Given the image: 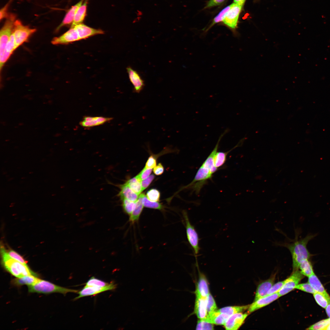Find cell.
Returning <instances> with one entry per match:
<instances>
[{"label": "cell", "mask_w": 330, "mask_h": 330, "mask_svg": "<svg viewBox=\"0 0 330 330\" xmlns=\"http://www.w3.org/2000/svg\"><path fill=\"white\" fill-rule=\"evenodd\" d=\"M230 316L220 313L218 310L208 313L206 317L203 320L216 325H224Z\"/></svg>", "instance_id": "e0dca14e"}, {"label": "cell", "mask_w": 330, "mask_h": 330, "mask_svg": "<svg viewBox=\"0 0 330 330\" xmlns=\"http://www.w3.org/2000/svg\"><path fill=\"white\" fill-rule=\"evenodd\" d=\"M315 236V235L308 234L305 237L296 240L292 243L277 244L278 245L286 248L290 251L292 256L294 271L298 270L302 261L309 259L312 256L307 248V245L309 242Z\"/></svg>", "instance_id": "7a4b0ae2"}, {"label": "cell", "mask_w": 330, "mask_h": 330, "mask_svg": "<svg viewBox=\"0 0 330 330\" xmlns=\"http://www.w3.org/2000/svg\"><path fill=\"white\" fill-rule=\"evenodd\" d=\"M295 288L313 294L316 292L309 283L299 284Z\"/></svg>", "instance_id": "60d3db41"}, {"label": "cell", "mask_w": 330, "mask_h": 330, "mask_svg": "<svg viewBox=\"0 0 330 330\" xmlns=\"http://www.w3.org/2000/svg\"><path fill=\"white\" fill-rule=\"evenodd\" d=\"M285 282V280L278 282L273 284L267 293L268 295H270L278 292L283 286Z\"/></svg>", "instance_id": "b9f144b4"}, {"label": "cell", "mask_w": 330, "mask_h": 330, "mask_svg": "<svg viewBox=\"0 0 330 330\" xmlns=\"http://www.w3.org/2000/svg\"><path fill=\"white\" fill-rule=\"evenodd\" d=\"M196 291L205 298L207 297L210 293L207 280L203 275L200 277Z\"/></svg>", "instance_id": "4316f807"}, {"label": "cell", "mask_w": 330, "mask_h": 330, "mask_svg": "<svg viewBox=\"0 0 330 330\" xmlns=\"http://www.w3.org/2000/svg\"><path fill=\"white\" fill-rule=\"evenodd\" d=\"M233 4V3L226 7L222 9L214 18L212 23L208 28L207 29V31L215 24L223 21L226 14L232 6Z\"/></svg>", "instance_id": "4dcf8cb0"}, {"label": "cell", "mask_w": 330, "mask_h": 330, "mask_svg": "<svg viewBox=\"0 0 330 330\" xmlns=\"http://www.w3.org/2000/svg\"><path fill=\"white\" fill-rule=\"evenodd\" d=\"M246 0H233V2L244 5Z\"/></svg>", "instance_id": "681fc988"}, {"label": "cell", "mask_w": 330, "mask_h": 330, "mask_svg": "<svg viewBox=\"0 0 330 330\" xmlns=\"http://www.w3.org/2000/svg\"><path fill=\"white\" fill-rule=\"evenodd\" d=\"M330 323V318L323 320L312 325L306 329L325 330Z\"/></svg>", "instance_id": "836d02e7"}, {"label": "cell", "mask_w": 330, "mask_h": 330, "mask_svg": "<svg viewBox=\"0 0 330 330\" xmlns=\"http://www.w3.org/2000/svg\"><path fill=\"white\" fill-rule=\"evenodd\" d=\"M325 330H330V323L329 324V325L326 327V328Z\"/></svg>", "instance_id": "816d5d0a"}, {"label": "cell", "mask_w": 330, "mask_h": 330, "mask_svg": "<svg viewBox=\"0 0 330 330\" xmlns=\"http://www.w3.org/2000/svg\"><path fill=\"white\" fill-rule=\"evenodd\" d=\"M36 31L35 29L31 28L24 25L20 20H16L12 32L14 39V50L26 42L29 37Z\"/></svg>", "instance_id": "5b68a950"}, {"label": "cell", "mask_w": 330, "mask_h": 330, "mask_svg": "<svg viewBox=\"0 0 330 330\" xmlns=\"http://www.w3.org/2000/svg\"><path fill=\"white\" fill-rule=\"evenodd\" d=\"M182 214L185 225L187 237L193 250L194 255L196 256L198 254L200 249L198 235L194 227L190 222L187 212L183 211Z\"/></svg>", "instance_id": "52a82bcc"}, {"label": "cell", "mask_w": 330, "mask_h": 330, "mask_svg": "<svg viewBox=\"0 0 330 330\" xmlns=\"http://www.w3.org/2000/svg\"><path fill=\"white\" fill-rule=\"evenodd\" d=\"M313 295L317 303L324 308L325 309L330 303L327 299L321 293L316 292L313 294Z\"/></svg>", "instance_id": "d590c367"}, {"label": "cell", "mask_w": 330, "mask_h": 330, "mask_svg": "<svg viewBox=\"0 0 330 330\" xmlns=\"http://www.w3.org/2000/svg\"><path fill=\"white\" fill-rule=\"evenodd\" d=\"M247 313H239L230 316L223 325L226 330L238 329L242 325L248 316Z\"/></svg>", "instance_id": "7c38bea8"}, {"label": "cell", "mask_w": 330, "mask_h": 330, "mask_svg": "<svg viewBox=\"0 0 330 330\" xmlns=\"http://www.w3.org/2000/svg\"><path fill=\"white\" fill-rule=\"evenodd\" d=\"M308 283L316 292L322 294L330 303V296L314 273L308 277Z\"/></svg>", "instance_id": "ffe728a7"}, {"label": "cell", "mask_w": 330, "mask_h": 330, "mask_svg": "<svg viewBox=\"0 0 330 330\" xmlns=\"http://www.w3.org/2000/svg\"><path fill=\"white\" fill-rule=\"evenodd\" d=\"M40 279L34 275L26 276L20 278L14 279L12 281L13 284L16 286L27 285L28 286L32 285L38 282Z\"/></svg>", "instance_id": "d4e9b609"}, {"label": "cell", "mask_w": 330, "mask_h": 330, "mask_svg": "<svg viewBox=\"0 0 330 330\" xmlns=\"http://www.w3.org/2000/svg\"><path fill=\"white\" fill-rule=\"evenodd\" d=\"M109 284L94 277H92L86 283L85 286L104 287L108 285Z\"/></svg>", "instance_id": "e575fe53"}, {"label": "cell", "mask_w": 330, "mask_h": 330, "mask_svg": "<svg viewBox=\"0 0 330 330\" xmlns=\"http://www.w3.org/2000/svg\"><path fill=\"white\" fill-rule=\"evenodd\" d=\"M326 312L328 316L330 318V303L325 308Z\"/></svg>", "instance_id": "f907efd6"}, {"label": "cell", "mask_w": 330, "mask_h": 330, "mask_svg": "<svg viewBox=\"0 0 330 330\" xmlns=\"http://www.w3.org/2000/svg\"><path fill=\"white\" fill-rule=\"evenodd\" d=\"M156 164V160L154 156H151L148 159L145 167L146 168L152 169Z\"/></svg>", "instance_id": "f6af8a7d"}, {"label": "cell", "mask_w": 330, "mask_h": 330, "mask_svg": "<svg viewBox=\"0 0 330 330\" xmlns=\"http://www.w3.org/2000/svg\"><path fill=\"white\" fill-rule=\"evenodd\" d=\"M2 264L5 269L13 276L20 278L28 275L37 276L28 266L10 257L6 251L2 248L1 249Z\"/></svg>", "instance_id": "3957f363"}, {"label": "cell", "mask_w": 330, "mask_h": 330, "mask_svg": "<svg viewBox=\"0 0 330 330\" xmlns=\"http://www.w3.org/2000/svg\"><path fill=\"white\" fill-rule=\"evenodd\" d=\"M153 171L156 175H160L163 172L164 167L162 164L160 163L154 168Z\"/></svg>", "instance_id": "7dc6e473"}, {"label": "cell", "mask_w": 330, "mask_h": 330, "mask_svg": "<svg viewBox=\"0 0 330 330\" xmlns=\"http://www.w3.org/2000/svg\"><path fill=\"white\" fill-rule=\"evenodd\" d=\"M84 1L85 0H81L68 10L62 23L58 27L57 30H58L63 26L72 24L78 9Z\"/></svg>", "instance_id": "44dd1931"}, {"label": "cell", "mask_w": 330, "mask_h": 330, "mask_svg": "<svg viewBox=\"0 0 330 330\" xmlns=\"http://www.w3.org/2000/svg\"><path fill=\"white\" fill-rule=\"evenodd\" d=\"M196 299L194 312L200 319H205L207 314V298L202 296L198 292H195Z\"/></svg>", "instance_id": "4fadbf2b"}, {"label": "cell", "mask_w": 330, "mask_h": 330, "mask_svg": "<svg viewBox=\"0 0 330 330\" xmlns=\"http://www.w3.org/2000/svg\"><path fill=\"white\" fill-rule=\"evenodd\" d=\"M142 203L144 206L146 207L160 210H163L164 209L163 206L161 203L157 202H153L149 200L144 194L142 198Z\"/></svg>", "instance_id": "d6a6232c"}, {"label": "cell", "mask_w": 330, "mask_h": 330, "mask_svg": "<svg viewBox=\"0 0 330 330\" xmlns=\"http://www.w3.org/2000/svg\"><path fill=\"white\" fill-rule=\"evenodd\" d=\"M280 297L278 292H277L261 298L249 305L248 312L249 313L252 312L269 304Z\"/></svg>", "instance_id": "5bb4252c"}, {"label": "cell", "mask_w": 330, "mask_h": 330, "mask_svg": "<svg viewBox=\"0 0 330 330\" xmlns=\"http://www.w3.org/2000/svg\"><path fill=\"white\" fill-rule=\"evenodd\" d=\"M225 134L223 133L220 135L215 148L199 168L193 180L184 189H189L196 194H199L207 181L218 170V168L215 164L214 156L218 151L219 142Z\"/></svg>", "instance_id": "6da1fadb"}, {"label": "cell", "mask_w": 330, "mask_h": 330, "mask_svg": "<svg viewBox=\"0 0 330 330\" xmlns=\"http://www.w3.org/2000/svg\"><path fill=\"white\" fill-rule=\"evenodd\" d=\"M88 1V0H85L84 2L78 9L71 27L82 23L86 15Z\"/></svg>", "instance_id": "cb8c5ba5"}, {"label": "cell", "mask_w": 330, "mask_h": 330, "mask_svg": "<svg viewBox=\"0 0 330 330\" xmlns=\"http://www.w3.org/2000/svg\"><path fill=\"white\" fill-rule=\"evenodd\" d=\"M118 186L120 190L118 195L120 199L124 198L134 202L138 200V195L133 192L126 183Z\"/></svg>", "instance_id": "d6986e66"}, {"label": "cell", "mask_w": 330, "mask_h": 330, "mask_svg": "<svg viewBox=\"0 0 330 330\" xmlns=\"http://www.w3.org/2000/svg\"><path fill=\"white\" fill-rule=\"evenodd\" d=\"M275 279V276H273L259 284L256 291L254 301L267 295L268 292L274 283Z\"/></svg>", "instance_id": "ac0fdd59"}, {"label": "cell", "mask_w": 330, "mask_h": 330, "mask_svg": "<svg viewBox=\"0 0 330 330\" xmlns=\"http://www.w3.org/2000/svg\"><path fill=\"white\" fill-rule=\"evenodd\" d=\"M15 42L13 35L12 33L7 44L2 56L0 57V69L1 71L5 63L15 50Z\"/></svg>", "instance_id": "7402d4cb"}, {"label": "cell", "mask_w": 330, "mask_h": 330, "mask_svg": "<svg viewBox=\"0 0 330 330\" xmlns=\"http://www.w3.org/2000/svg\"><path fill=\"white\" fill-rule=\"evenodd\" d=\"M225 0H210L207 3L204 9H206L219 5Z\"/></svg>", "instance_id": "bcb514c9"}, {"label": "cell", "mask_w": 330, "mask_h": 330, "mask_svg": "<svg viewBox=\"0 0 330 330\" xmlns=\"http://www.w3.org/2000/svg\"><path fill=\"white\" fill-rule=\"evenodd\" d=\"M245 140L244 138L240 140L237 145L229 151L226 152L217 151L215 155L214 159L215 167L219 169L222 166L226 161L228 154L233 149L242 145Z\"/></svg>", "instance_id": "603a6c76"}, {"label": "cell", "mask_w": 330, "mask_h": 330, "mask_svg": "<svg viewBox=\"0 0 330 330\" xmlns=\"http://www.w3.org/2000/svg\"><path fill=\"white\" fill-rule=\"evenodd\" d=\"M155 178V176L151 174L146 179L141 181V185L142 191L147 188L152 181Z\"/></svg>", "instance_id": "ee69618b"}, {"label": "cell", "mask_w": 330, "mask_h": 330, "mask_svg": "<svg viewBox=\"0 0 330 330\" xmlns=\"http://www.w3.org/2000/svg\"><path fill=\"white\" fill-rule=\"evenodd\" d=\"M309 259H305L302 261L299 266L301 273L303 275L308 277L314 273L312 265Z\"/></svg>", "instance_id": "f546056e"}, {"label": "cell", "mask_w": 330, "mask_h": 330, "mask_svg": "<svg viewBox=\"0 0 330 330\" xmlns=\"http://www.w3.org/2000/svg\"><path fill=\"white\" fill-rule=\"evenodd\" d=\"M82 39L83 38L80 32L73 27L61 36L54 38L51 42L54 45L67 44Z\"/></svg>", "instance_id": "30bf717a"}, {"label": "cell", "mask_w": 330, "mask_h": 330, "mask_svg": "<svg viewBox=\"0 0 330 330\" xmlns=\"http://www.w3.org/2000/svg\"><path fill=\"white\" fill-rule=\"evenodd\" d=\"M144 194H141L136 202V206L134 211L130 215L129 221L132 223L138 221L143 210L144 205L142 203V198Z\"/></svg>", "instance_id": "484cf974"}, {"label": "cell", "mask_w": 330, "mask_h": 330, "mask_svg": "<svg viewBox=\"0 0 330 330\" xmlns=\"http://www.w3.org/2000/svg\"><path fill=\"white\" fill-rule=\"evenodd\" d=\"M127 69L130 80L133 86L134 92L140 93L145 86L144 81L138 73L130 67H127Z\"/></svg>", "instance_id": "9a60e30c"}, {"label": "cell", "mask_w": 330, "mask_h": 330, "mask_svg": "<svg viewBox=\"0 0 330 330\" xmlns=\"http://www.w3.org/2000/svg\"><path fill=\"white\" fill-rule=\"evenodd\" d=\"M116 287V284L113 282H111L108 285L104 287L85 286L82 289L78 292L79 295L75 298L74 300H77L85 296L96 295L105 291L113 290Z\"/></svg>", "instance_id": "8fae6325"}, {"label": "cell", "mask_w": 330, "mask_h": 330, "mask_svg": "<svg viewBox=\"0 0 330 330\" xmlns=\"http://www.w3.org/2000/svg\"><path fill=\"white\" fill-rule=\"evenodd\" d=\"M217 309L215 300L210 294L207 298V310L208 313L214 311Z\"/></svg>", "instance_id": "74e56055"}, {"label": "cell", "mask_w": 330, "mask_h": 330, "mask_svg": "<svg viewBox=\"0 0 330 330\" xmlns=\"http://www.w3.org/2000/svg\"><path fill=\"white\" fill-rule=\"evenodd\" d=\"M146 196L148 199L151 201L157 202L160 198V193L158 190L152 189L147 192Z\"/></svg>", "instance_id": "8d00e7d4"}, {"label": "cell", "mask_w": 330, "mask_h": 330, "mask_svg": "<svg viewBox=\"0 0 330 330\" xmlns=\"http://www.w3.org/2000/svg\"><path fill=\"white\" fill-rule=\"evenodd\" d=\"M303 277V275L300 271L298 270L294 271L291 276L285 279V283L278 292L280 297L287 294L295 288L300 281Z\"/></svg>", "instance_id": "9c48e42d"}, {"label": "cell", "mask_w": 330, "mask_h": 330, "mask_svg": "<svg viewBox=\"0 0 330 330\" xmlns=\"http://www.w3.org/2000/svg\"><path fill=\"white\" fill-rule=\"evenodd\" d=\"M243 6L233 3L223 20V23L233 31H234L237 27L239 16Z\"/></svg>", "instance_id": "ba28073f"}, {"label": "cell", "mask_w": 330, "mask_h": 330, "mask_svg": "<svg viewBox=\"0 0 330 330\" xmlns=\"http://www.w3.org/2000/svg\"><path fill=\"white\" fill-rule=\"evenodd\" d=\"M28 292L31 293L50 294L59 293L66 294L68 292L77 293L78 291L61 287L50 282L40 279L35 284L28 286Z\"/></svg>", "instance_id": "277c9868"}, {"label": "cell", "mask_w": 330, "mask_h": 330, "mask_svg": "<svg viewBox=\"0 0 330 330\" xmlns=\"http://www.w3.org/2000/svg\"><path fill=\"white\" fill-rule=\"evenodd\" d=\"M9 5V3L6 5L4 7H3L0 10V20H2L5 17L7 16V10L8 8V6Z\"/></svg>", "instance_id": "c3c4849f"}, {"label": "cell", "mask_w": 330, "mask_h": 330, "mask_svg": "<svg viewBox=\"0 0 330 330\" xmlns=\"http://www.w3.org/2000/svg\"><path fill=\"white\" fill-rule=\"evenodd\" d=\"M112 118L103 116H86L79 123L82 127L89 128L102 125L112 119Z\"/></svg>", "instance_id": "2e32d148"}, {"label": "cell", "mask_w": 330, "mask_h": 330, "mask_svg": "<svg viewBox=\"0 0 330 330\" xmlns=\"http://www.w3.org/2000/svg\"><path fill=\"white\" fill-rule=\"evenodd\" d=\"M214 329L213 324L207 322L203 319H200L198 321L196 326V330H213Z\"/></svg>", "instance_id": "f35d334b"}, {"label": "cell", "mask_w": 330, "mask_h": 330, "mask_svg": "<svg viewBox=\"0 0 330 330\" xmlns=\"http://www.w3.org/2000/svg\"><path fill=\"white\" fill-rule=\"evenodd\" d=\"M122 206L124 212L130 215L136 206V202H133L124 198L121 199Z\"/></svg>", "instance_id": "1f68e13d"}, {"label": "cell", "mask_w": 330, "mask_h": 330, "mask_svg": "<svg viewBox=\"0 0 330 330\" xmlns=\"http://www.w3.org/2000/svg\"><path fill=\"white\" fill-rule=\"evenodd\" d=\"M33 173V172H30L29 173V174H31V173Z\"/></svg>", "instance_id": "db71d44e"}, {"label": "cell", "mask_w": 330, "mask_h": 330, "mask_svg": "<svg viewBox=\"0 0 330 330\" xmlns=\"http://www.w3.org/2000/svg\"><path fill=\"white\" fill-rule=\"evenodd\" d=\"M141 181V179L137 175L128 180L125 183L133 192L139 195L142 191Z\"/></svg>", "instance_id": "f1b7e54d"}, {"label": "cell", "mask_w": 330, "mask_h": 330, "mask_svg": "<svg viewBox=\"0 0 330 330\" xmlns=\"http://www.w3.org/2000/svg\"><path fill=\"white\" fill-rule=\"evenodd\" d=\"M6 252L8 255L11 258L24 264L27 265V261L15 251L11 250L8 251H6Z\"/></svg>", "instance_id": "ab89813d"}, {"label": "cell", "mask_w": 330, "mask_h": 330, "mask_svg": "<svg viewBox=\"0 0 330 330\" xmlns=\"http://www.w3.org/2000/svg\"><path fill=\"white\" fill-rule=\"evenodd\" d=\"M16 16L12 13L7 17L4 25L0 32V57H1L4 52L7 44L12 33L16 21Z\"/></svg>", "instance_id": "8992f818"}, {"label": "cell", "mask_w": 330, "mask_h": 330, "mask_svg": "<svg viewBox=\"0 0 330 330\" xmlns=\"http://www.w3.org/2000/svg\"><path fill=\"white\" fill-rule=\"evenodd\" d=\"M55 194H53L52 195V196H55Z\"/></svg>", "instance_id": "f5cc1de1"}, {"label": "cell", "mask_w": 330, "mask_h": 330, "mask_svg": "<svg viewBox=\"0 0 330 330\" xmlns=\"http://www.w3.org/2000/svg\"><path fill=\"white\" fill-rule=\"evenodd\" d=\"M152 170V169L146 168L145 167L137 176L141 181L143 180L150 176Z\"/></svg>", "instance_id": "7bdbcfd3"}, {"label": "cell", "mask_w": 330, "mask_h": 330, "mask_svg": "<svg viewBox=\"0 0 330 330\" xmlns=\"http://www.w3.org/2000/svg\"><path fill=\"white\" fill-rule=\"evenodd\" d=\"M249 305L237 306H229L222 308L218 310L222 313H224L230 316L234 314L241 313L248 309Z\"/></svg>", "instance_id": "83f0119b"}]
</instances>
